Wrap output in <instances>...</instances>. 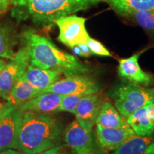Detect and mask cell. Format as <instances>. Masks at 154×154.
Masks as SVG:
<instances>
[{
    "label": "cell",
    "mask_w": 154,
    "mask_h": 154,
    "mask_svg": "<svg viewBox=\"0 0 154 154\" xmlns=\"http://www.w3.org/2000/svg\"><path fill=\"white\" fill-rule=\"evenodd\" d=\"M63 138L74 154H94L96 152V143L91 132L83 128L76 120L66 127Z\"/></svg>",
    "instance_id": "ba28073f"
},
{
    "label": "cell",
    "mask_w": 154,
    "mask_h": 154,
    "mask_svg": "<svg viewBox=\"0 0 154 154\" xmlns=\"http://www.w3.org/2000/svg\"><path fill=\"white\" fill-rule=\"evenodd\" d=\"M100 90L101 86L95 79L87 74H80L65 76L59 79L47 88L42 90L40 94L54 92L62 96L75 94L88 95L99 93Z\"/></svg>",
    "instance_id": "5b68a950"
},
{
    "label": "cell",
    "mask_w": 154,
    "mask_h": 154,
    "mask_svg": "<svg viewBox=\"0 0 154 154\" xmlns=\"http://www.w3.org/2000/svg\"><path fill=\"white\" fill-rule=\"evenodd\" d=\"M59 29L58 40L67 47L72 48L86 43L90 37L86 28V19L71 14L56 21Z\"/></svg>",
    "instance_id": "52a82bcc"
},
{
    "label": "cell",
    "mask_w": 154,
    "mask_h": 154,
    "mask_svg": "<svg viewBox=\"0 0 154 154\" xmlns=\"http://www.w3.org/2000/svg\"><path fill=\"white\" fill-rule=\"evenodd\" d=\"M154 141L152 136H140L138 135L130 137L111 154H143L147 147Z\"/></svg>",
    "instance_id": "d6986e66"
},
{
    "label": "cell",
    "mask_w": 154,
    "mask_h": 154,
    "mask_svg": "<svg viewBox=\"0 0 154 154\" xmlns=\"http://www.w3.org/2000/svg\"><path fill=\"white\" fill-rule=\"evenodd\" d=\"M16 41L11 30L0 24V58L11 59L14 57Z\"/></svg>",
    "instance_id": "44dd1931"
},
{
    "label": "cell",
    "mask_w": 154,
    "mask_h": 154,
    "mask_svg": "<svg viewBox=\"0 0 154 154\" xmlns=\"http://www.w3.org/2000/svg\"><path fill=\"white\" fill-rule=\"evenodd\" d=\"M63 96L54 92L40 94L29 101L17 107L22 112H34L50 114L58 112Z\"/></svg>",
    "instance_id": "4fadbf2b"
},
{
    "label": "cell",
    "mask_w": 154,
    "mask_h": 154,
    "mask_svg": "<svg viewBox=\"0 0 154 154\" xmlns=\"http://www.w3.org/2000/svg\"><path fill=\"white\" fill-rule=\"evenodd\" d=\"M96 126V139L103 151H114L127 139L136 135L131 127L128 128H106Z\"/></svg>",
    "instance_id": "7c38bea8"
},
{
    "label": "cell",
    "mask_w": 154,
    "mask_h": 154,
    "mask_svg": "<svg viewBox=\"0 0 154 154\" xmlns=\"http://www.w3.org/2000/svg\"><path fill=\"white\" fill-rule=\"evenodd\" d=\"M22 116V111L16 107L0 120V151L17 150Z\"/></svg>",
    "instance_id": "30bf717a"
},
{
    "label": "cell",
    "mask_w": 154,
    "mask_h": 154,
    "mask_svg": "<svg viewBox=\"0 0 154 154\" xmlns=\"http://www.w3.org/2000/svg\"><path fill=\"white\" fill-rule=\"evenodd\" d=\"M72 49H73V51H74V53L75 54H76L77 56H80V57H82V51H81L80 48L78 45L75 46V47H73Z\"/></svg>",
    "instance_id": "4dcf8cb0"
},
{
    "label": "cell",
    "mask_w": 154,
    "mask_h": 154,
    "mask_svg": "<svg viewBox=\"0 0 154 154\" xmlns=\"http://www.w3.org/2000/svg\"><path fill=\"white\" fill-rule=\"evenodd\" d=\"M24 46L28 48L29 64L42 69H53L65 76L87 74L90 69L74 56L59 49L51 40L31 29L24 30L22 35Z\"/></svg>",
    "instance_id": "6da1fadb"
},
{
    "label": "cell",
    "mask_w": 154,
    "mask_h": 154,
    "mask_svg": "<svg viewBox=\"0 0 154 154\" xmlns=\"http://www.w3.org/2000/svg\"><path fill=\"white\" fill-rule=\"evenodd\" d=\"M41 90L34 87L24 76H21L11 88L7 101L15 107L38 96Z\"/></svg>",
    "instance_id": "2e32d148"
},
{
    "label": "cell",
    "mask_w": 154,
    "mask_h": 154,
    "mask_svg": "<svg viewBox=\"0 0 154 154\" xmlns=\"http://www.w3.org/2000/svg\"><path fill=\"white\" fill-rule=\"evenodd\" d=\"M102 0H17L11 15L18 22L27 19L38 27L55 24L61 17L86 10Z\"/></svg>",
    "instance_id": "7a4b0ae2"
},
{
    "label": "cell",
    "mask_w": 154,
    "mask_h": 154,
    "mask_svg": "<svg viewBox=\"0 0 154 154\" xmlns=\"http://www.w3.org/2000/svg\"><path fill=\"white\" fill-rule=\"evenodd\" d=\"M86 44L91 50L92 54L101 56V57H112L110 51L98 40L89 37Z\"/></svg>",
    "instance_id": "603a6c76"
},
{
    "label": "cell",
    "mask_w": 154,
    "mask_h": 154,
    "mask_svg": "<svg viewBox=\"0 0 154 154\" xmlns=\"http://www.w3.org/2000/svg\"><path fill=\"white\" fill-rule=\"evenodd\" d=\"M29 65L28 48L24 45L0 72V96L7 100L11 88Z\"/></svg>",
    "instance_id": "8992f818"
},
{
    "label": "cell",
    "mask_w": 154,
    "mask_h": 154,
    "mask_svg": "<svg viewBox=\"0 0 154 154\" xmlns=\"http://www.w3.org/2000/svg\"><path fill=\"white\" fill-rule=\"evenodd\" d=\"M62 146H57L52 148V149H50L49 150H47V151H42L41 153H38L36 154H59L61 150L62 149Z\"/></svg>",
    "instance_id": "4316f807"
},
{
    "label": "cell",
    "mask_w": 154,
    "mask_h": 154,
    "mask_svg": "<svg viewBox=\"0 0 154 154\" xmlns=\"http://www.w3.org/2000/svg\"><path fill=\"white\" fill-rule=\"evenodd\" d=\"M63 133L61 123L46 113L23 112L17 150L36 154L59 146Z\"/></svg>",
    "instance_id": "3957f363"
},
{
    "label": "cell",
    "mask_w": 154,
    "mask_h": 154,
    "mask_svg": "<svg viewBox=\"0 0 154 154\" xmlns=\"http://www.w3.org/2000/svg\"><path fill=\"white\" fill-rule=\"evenodd\" d=\"M62 74L58 70L42 69L29 64L23 76L34 87L42 91L60 79Z\"/></svg>",
    "instance_id": "5bb4252c"
},
{
    "label": "cell",
    "mask_w": 154,
    "mask_h": 154,
    "mask_svg": "<svg viewBox=\"0 0 154 154\" xmlns=\"http://www.w3.org/2000/svg\"><path fill=\"white\" fill-rule=\"evenodd\" d=\"M17 0H0V14L5 13Z\"/></svg>",
    "instance_id": "cb8c5ba5"
},
{
    "label": "cell",
    "mask_w": 154,
    "mask_h": 154,
    "mask_svg": "<svg viewBox=\"0 0 154 154\" xmlns=\"http://www.w3.org/2000/svg\"><path fill=\"white\" fill-rule=\"evenodd\" d=\"M16 108L15 106H14L12 104H11L9 102L7 101V103L5 104L4 107L2 108L1 111H0V120L3 118L4 116H5L6 115L8 114V113L10 112L11 111H12L13 109Z\"/></svg>",
    "instance_id": "d4e9b609"
},
{
    "label": "cell",
    "mask_w": 154,
    "mask_h": 154,
    "mask_svg": "<svg viewBox=\"0 0 154 154\" xmlns=\"http://www.w3.org/2000/svg\"><path fill=\"white\" fill-rule=\"evenodd\" d=\"M141 53L142 51H140L130 57L119 59L118 74L126 82L149 87L154 84V78L151 74L144 72L140 68L138 60Z\"/></svg>",
    "instance_id": "9c48e42d"
},
{
    "label": "cell",
    "mask_w": 154,
    "mask_h": 154,
    "mask_svg": "<svg viewBox=\"0 0 154 154\" xmlns=\"http://www.w3.org/2000/svg\"><path fill=\"white\" fill-rule=\"evenodd\" d=\"M96 125L106 128H128L130 127L119 111L110 101L103 102L98 116Z\"/></svg>",
    "instance_id": "e0dca14e"
},
{
    "label": "cell",
    "mask_w": 154,
    "mask_h": 154,
    "mask_svg": "<svg viewBox=\"0 0 154 154\" xmlns=\"http://www.w3.org/2000/svg\"><path fill=\"white\" fill-rule=\"evenodd\" d=\"M4 106H5V105L2 104V103H0V111H1V110H2V108L4 107Z\"/></svg>",
    "instance_id": "d6a6232c"
},
{
    "label": "cell",
    "mask_w": 154,
    "mask_h": 154,
    "mask_svg": "<svg viewBox=\"0 0 154 154\" xmlns=\"http://www.w3.org/2000/svg\"><path fill=\"white\" fill-rule=\"evenodd\" d=\"M126 121L138 136H149L154 134V121L150 115L147 104L135 111Z\"/></svg>",
    "instance_id": "9a60e30c"
},
{
    "label": "cell",
    "mask_w": 154,
    "mask_h": 154,
    "mask_svg": "<svg viewBox=\"0 0 154 154\" xmlns=\"http://www.w3.org/2000/svg\"><path fill=\"white\" fill-rule=\"evenodd\" d=\"M79 47L81 51H82V57H88L92 54L91 50L88 48V45L86 43H82L79 44Z\"/></svg>",
    "instance_id": "484cf974"
},
{
    "label": "cell",
    "mask_w": 154,
    "mask_h": 154,
    "mask_svg": "<svg viewBox=\"0 0 154 154\" xmlns=\"http://www.w3.org/2000/svg\"><path fill=\"white\" fill-rule=\"evenodd\" d=\"M86 95V94H75L63 96L59 108V111H66L74 114L77 105L79 103L80 100Z\"/></svg>",
    "instance_id": "7402d4cb"
},
{
    "label": "cell",
    "mask_w": 154,
    "mask_h": 154,
    "mask_svg": "<svg viewBox=\"0 0 154 154\" xmlns=\"http://www.w3.org/2000/svg\"><path fill=\"white\" fill-rule=\"evenodd\" d=\"M103 103L101 96L97 93L84 96L77 105L74 113L76 120L88 131L91 132L96 125Z\"/></svg>",
    "instance_id": "8fae6325"
},
{
    "label": "cell",
    "mask_w": 154,
    "mask_h": 154,
    "mask_svg": "<svg viewBox=\"0 0 154 154\" xmlns=\"http://www.w3.org/2000/svg\"><path fill=\"white\" fill-rule=\"evenodd\" d=\"M119 14L126 11H154V0H102Z\"/></svg>",
    "instance_id": "ac0fdd59"
},
{
    "label": "cell",
    "mask_w": 154,
    "mask_h": 154,
    "mask_svg": "<svg viewBox=\"0 0 154 154\" xmlns=\"http://www.w3.org/2000/svg\"><path fill=\"white\" fill-rule=\"evenodd\" d=\"M109 96L114 101L116 109L127 119L135 111L154 99V88L126 82L115 86L109 92Z\"/></svg>",
    "instance_id": "277c9868"
},
{
    "label": "cell",
    "mask_w": 154,
    "mask_h": 154,
    "mask_svg": "<svg viewBox=\"0 0 154 154\" xmlns=\"http://www.w3.org/2000/svg\"><path fill=\"white\" fill-rule=\"evenodd\" d=\"M143 154H154V141L148 146Z\"/></svg>",
    "instance_id": "f546056e"
},
{
    "label": "cell",
    "mask_w": 154,
    "mask_h": 154,
    "mask_svg": "<svg viewBox=\"0 0 154 154\" xmlns=\"http://www.w3.org/2000/svg\"><path fill=\"white\" fill-rule=\"evenodd\" d=\"M147 107L148 109H149L150 115H151L152 119H153L154 121V99L148 103Z\"/></svg>",
    "instance_id": "83f0119b"
},
{
    "label": "cell",
    "mask_w": 154,
    "mask_h": 154,
    "mask_svg": "<svg viewBox=\"0 0 154 154\" xmlns=\"http://www.w3.org/2000/svg\"><path fill=\"white\" fill-rule=\"evenodd\" d=\"M119 15L132 19L144 29L154 34V11H126L120 13Z\"/></svg>",
    "instance_id": "ffe728a7"
},
{
    "label": "cell",
    "mask_w": 154,
    "mask_h": 154,
    "mask_svg": "<svg viewBox=\"0 0 154 154\" xmlns=\"http://www.w3.org/2000/svg\"><path fill=\"white\" fill-rule=\"evenodd\" d=\"M6 63H7L5 62V61H4L3 59H2V58H0V72L2 70V69L4 68V67H5Z\"/></svg>",
    "instance_id": "1f68e13d"
},
{
    "label": "cell",
    "mask_w": 154,
    "mask_h": 154,
    "mask_svg": "<svg viewBox=\"0 0 154 154\" xmlns=\"http://www.w3.org/2000/svg\"><path fill=\"white\" fill-rule=\"evenodd\" d=\"M0 154H22L19 151L15 149H6L0 151Z\"/></svg>",
    "instance_id": "f1b7e54d"
}]
</instances>
